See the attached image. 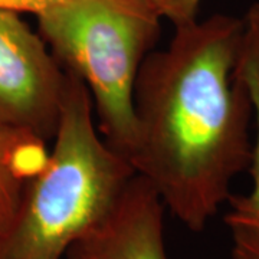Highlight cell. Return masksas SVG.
Wrapping results in <instances>:
<instances>
[{"label": "cell", "instance_id": "cell-1", "mask_svg": "<svg viewBox=\"0 0 259 259\" xmlns=\"http://www.w3.org/2000/svg\"><path fill=\"white\" fill-rule=\"evenodd\" d=\"M173 25L168 47L151 51L139 71L130 163L164 209L202 232L252 160L253 107L239 71L245 25L228 15Z\"/></svg>", "mask_w": 259, "mask_h": 259}, {"label": "cell", "instance_id": "cell-2", "mask_svg": "<svg viewBox=\"0 0 259 259\" xmlns=\"http://www.w3.org/2000/svg\"><path fill=\"white\" fill-rule=\"evenodd\" d=\"M52 141L47 164L25 185L18 212L0 236V259H64L111 212L136 175L102 139L91 94L71 72Z\"/></svg>", "mask_w": 259, "mask_h": 259}, {"label": "cell", "instance_id": "cell-3", "mask_svg": "<svg viewBox=\"0 0 259 259\" xmlns=\"http://www.w3.org/2000/svg\"><path fill=\"white\" fill-rule=\"evenodd\" d=\"M163 16L160 0H65L36 16L37 33L58 64L87 85L102 139L128 161L136 81Z\"/></svg>", "mask_w": 259, "mask_h": 259}, {"label": "cell", "instance_id": "cell-4", "mask_svg": "<svg viewBox=\"0 0 259 259\" xmlns=\"http://www.w3.org/2000/svg\"><path fill=\"white\" fill-rule=\"evenodd\" d=\"M66 72L19 13L0 9V121L49 141L61 120Z\"/></svg>", "mask_w": 259, "mask_h": 259}, {"label": "cell", "instance_id": "cell-5", "mask_svg": "<svg viewBox=\"0 0 259 259\" xmlns=\"http://www.w3.org/2000/svg\"><path fill=\"white\" fill-rule=\"evenodd\" d=\"M164 204L146 179L134 175L101 222L79 238L66 259H168Z\"/></svg>", "mask_w": 259, "mask_h": 259}, {"label": "cell", "instance_id": "cell-6", "mask_svg": "<svg viewBox=\"0 0 259 259\" xmlns=\"http://www.w3.org/2000/svg\"><path fill=\"white\" fill-rule=\"evenodd\" d=\"M239 71L249 91L256 137L252 144V189L248 194H232L225 223L229 229H246L259 233V2L253 3L243 18Z\"/></svg>", "mask_w": 259, "mask_h": 259}, {"label": "cell", "instance_id": "cell-7", "mask_svg": "<svg viewBox=\"0 0 259 259\" xmlns=\"http://www.w3.org/2000/svg\"><path fill=\"white\" fill-rule=\"evenodd\" d=\"M47 141L0 121V236L8 231L25 185L45 167Z\"/></svg>", "mask_w": 259, "mask_h": 259}, {"label": "cell", "instance_id": "cell-8", "mask_svg": "<svg viewBox=\"0 0 259 259\" xmlns=\"http://www.w3.org/2000/svg\"><path fill=\"white\" fill-rule=\"evenodd\" d=\"M232 259H259V233L246 229H231Z\"/></svg>", "mask_w": 259, "mask_h": 259}, {"label": "cell", "instance_id": "cell-9", "mask_svg": "<svg viewBox=\"0 0 259 259\" xmlns=\"http://www.w3.org/2000/svg\"><path fill=\"white\" fill-rule=\"evenodd\" d=\"M65 0H0V9L15 13H32L39 16L48 10L62 5Z\"/></svg>", "mask_w": 259, "mask_h": 259}]
</instances>
